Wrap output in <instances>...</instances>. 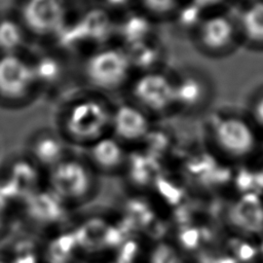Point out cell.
Wrapping results in <instances>:
<instances>
[{"label": "cell", "instance_id": "30bf717a", "mask_svg": "<svg viewBox=\"0 0 263 263\" xmlns=\"http://www.w3.org/2000/svg\"><path fill=\"white\" fill-rule=\"evenodd\" d=\"M151 130V116L133 102L113 106L110 134L122 144L138 143Z\"/></svg>", "mask_w": 263, "mask_h": 263}, {"label": "cell", "instance_id": "cb8c5ba5", "mask_svg": "<svg viewBox=\"0 0 263 263\" xmlns=\"http://www.w3.org/2000/svg\"><path fill=\"white\" fill-rule=\"evenodd\" d=\"M200 231L196 228H188L180 234V240L186 249H194L198 245Z\"/></svg>", "mask_w": 263, "mask_h": 263}, {"label": "cell", "instance_id": "83f0119b", "mask_svg": "<svg viewBox=\"0 0 263 263\" xmlns=\"http://www.w3.org/2000/svg\"><path fill=\"white\" fill-rule=\"evenodd\" d=\"M144 228H146L147 232L152 237H155V238H158V237L162 236L164 234V232H165L164 225L161 222L156 221L154 218Z\"/></svg>", "mask_w": 263, "mask_h": 263}, {"label": "cell", "instance_id": "277c9868", "mask_svg": "<svg viewBox=\"0 0 263 263\" xmlns=\"http://www.w3.org/2000/svg\"><path fill=\"white\" fill-rule=\"evenodd\" d=\"M39 96L29 54L0 55V106L23 109Z\"/></svg>", "mask_w": 263, "mask_h": 263}, {"label": "cell", "instance_id": "f546056e", "mask_svg": "<svg viewBox=\"0 0 263 263\" xmlns=\"http://www.w3.org/2000/svg\"><path fill=\"white\" fill-rule=\"evenodd\" d=\"M200 263H236V261L229 257L224 258H213L209 255H201L199 258Z\"/></svg>", "mask_w": 263, "mask_h": 263}, {"label": "cell", "instance_id": "5bb4252c", "mask_svg": "<svg viewBox=\"0 0 263 263\" xmlns=\"http://www.w3.org/2000/svg\"><path fill=\"white\" fill-rule=\"evenodd\" d=\"M31 43L13 11L0 12V55L26 53Z\"/></svg>", "mask_w": 263, "mask_h": 263}, {"label": "cell", "instance_id": "7a4b0ae2", "mask_svg": "<svg viewBox=\"0 0 263 263\" xmlns=\"http://www.w3.org/2000/svg\"><path fill=\"white\" fill-rule=\"evenodd\" d=\"M133 68L125 49L113 45H101L89 50L82 58L79 77L85 89L105 96L128 85Z\"/></svg>", "mask_w": 263, "mask_h": 263}, {"label": "cell", "instance_id": "9c48e42d", "mask_svg": "<svg viewBox=\"0 0 263 263\" xmlns=\"http://www.w3.org/2000/svg\"><path fill=\"white\" fill-rule=\"evenodd\" d=\"M71 148L54 127L37 128L26 140V156L46 171L73 154Z\"/></svg>", "mask_w": 263, "mask_h": 263}, {"label": "cell", "instance_id": "603a6c76", "mask_svg": "<svg viewBox=\"0 0 263 263\" xmlns=\"http://www.w3.org/2000/svg\"><path fill=\"white\" fill-rule=\"evenodd\" d=\"M157 187H158L160 193L165 197V199L170 203L176 204L180 201L181 196H182V192L180 191V189L174 187L173 185H171L170 183H167L166 181H163L161 179L157 180Z\"/></svg>", "mask_w": 263, "mask_h": 263}, {"label": "cell", "instance_id": "9a60e30c", "mask_svg": "<svg viewBox=\"0 0 263 263\" xmlns=\"http://www.w3.org/2000/svg\"><path fill=\"white\" fill-rule=\"evenodd\" d=\"M238 36L251 46L263 47V0L245 4L236 20Z\"/></svg>", "mask_w": 263, "mask_h": 263}, {"label": "cell", "instance_id": "7402d4cb", "mask_svg": "<svg viewBox=\"0 0 263 263\" xmlns=\"http://www.w3.org/2000/svg\"><path fill=\"white\" fill-rule=\"evenodd\" d=\"M152 263H180V260L171 247L159 245L152 255Z\"/></svg>", "mask_w": 263, "mask_h": 263}, {"label": "cell", "instance_id": "8fae6325", "mask_svg": "<svg viewBox=\"0 0 263 263\" xmlns=\"http://www.w3.org/2000/svg\"><path fill=\"white\" fill-rule=\"evenodd\" d=\"M39 95L55 92L68 76V65L65 54L54 48L30 54Z\"/></svg>", "mask_w": 263, "mask_h": 263}, {"label": "cell", "instance_id": "d4e9b609", "mask_svg": "<svg viewBox=\"0 0 263 263\" xmlns=\"http://www.w3.org/2000/svg\"><path fill=\"white\" fill-rule=\"evenodd\" d=\"M232 247H233V249L235 251L236 256L241 261H249L256 254L255 250L250 245H248V243H242V242H239L237 240H233L232 241Z\"/></svg>", "mask_w": 263, "mask_h": 263}, {"label": "cell", "instance_id": "d6a6232c", "mask_svg": "<svg viewBox=\"0 0 263 263\" xmlns=\"http://www.w3.org/2000/svg\"><path fill=\"white\" fill-rule=\"evenodd\" d=\"M3 224H4V221H3V215H2V212H1V209H0V231L2 230L3 228Z\"/></svg>", "mask_w": 263, "mask_h": 263}, {"label": "cell", "instance_id": "1f68e13d", "mask_svg": "<svg viewBox=\"0 0 263 263\" xmlns=\"http://www.w3.org/2000/svg\"><path fill=\"white\" fill-rule=\"evenodd\" d=\"M220 0H195L196 3H199V4H204V5H210V4H214L216 2H218Z\"/></svg>", "mask_w": 263, "mask_h": 263}, {"label": "cell", "instance_id": "f1b7e54d", "mask_svg": "<svg viewBox=\"0 0 263 263\" xmlns=\"http://www.w3.org/2000/svg\"><path fill=\"white\" fill-rule=\"evenodd\" d=\"M254 178L252 176H250L249 174L242 173L238 179H237V187L239 188V190L245 191V190H249L253 187L254 185Z\"/></svg>", "mask_w": 263, "mask_h": 263}, {"label": "cell", "instance_id": "4fadbf2b", "mask_svg": "<svg viewBox=\"0 0 263 263\" xmlns=\"http://www.w3.org/2000/svg\"><path fill=\"white\" fill-rule=\"evenodd\" d=\"M83 149V158L87 163L102 171H111L118 167L125 158L123 144L111 134L100 138Z\"/></svg>", "mask_w": 263, "mask_h": 263}, {"label": "cell", "instance_id": "836d02e7", "mask_svg": "<svg viewBox=\"0 0 263 263\" xmlns=\"http://www.w3.org/2000/svg\"><path fill=\"white\" fill-rule=\"evenodd\" d=\"M241 1H243V2L247 4V3H250V2H252V1H255V0H241Z\"/></svg>", "mask_w": 263, "mask_h": 263}, {"label": "cell", "instance_id": "e575fe53", "mask_svg": "<svg viewBox=\"0 0 263 263\" xmlns=\"http://www.w3.org/2000/svg\"><path fill=\"white\" fill-rule=\"evenodd\" d=\"M261 248H262V252H263V243H262V247H261Z\"/></svg>", "mask_w": 263, "mask_h": 263}, {"label": "cell", "instance_id": "5b68a950", "mask_svg": "<svg viewBox=\"0 0 263 263\" xmlns=\"http://www.w3.org/2000/svg\"><path fill=\"white\" fill-rule=\"evenodd\" d=\"M130 102L150 116L175 110L174 77L158 70H146L129 82Z\"/></svg>", "mask_w": 263, "mask_h": 263}, {"label": "cell", "instance_id": "4316f807", "mask_svg": "<svg viewBox=\"0 0 263 263\" xmlns=\"http://www.w3.org/2000/svg\"><path fill=\"white\" fill-rule=\"evenodd\" d=\"M123 240V235L118 228L109 227L105 236V245L106 246H118Z\"/></svg>", "mask_w": 263, "mask_h": 263}, {"label": "cell", "instance_id": "7c38bea8", "mask_svg": "<svg viewBox=\"0 0 263 263\" xmlns=\"http://www.w3.org/2000/svg\"><path fill=\"white\" fill-rule=\"evenodd\" d=\"M210 96L204 77L196 72H186L174 77L175 110L192 112L201 108Z\"/></svg>", "mask_w": 263, "mask_h": 263}, {"label": "cell", "instance_id": "8992f818", "mask_svg": "<svg viewBox=\"0 0 263 263\" xmlns=\"http://www.w3.org/2000/svg\"><path fill=\"white\" fill-rule=\"evenodd\" d=\"M48 189L62 201L87 197L95 188L91 166L82 157L71 154L47 171Z\"/></svg>", "mask_w": 263, "mask_h": 263}, {"label": "cell", "instance_id": "ac0fdd59", "mask_svg": "<svg viewBox=\"0 0 263 263\" xmlns=\"http://www.w3.org/2000/svg\"><path fill=\"white\" fill-rule=\"evenodd\" d=\"M109 226L99 219H93L81 226L74 233L76 243L86 250H98L105 245V236Z\"/></svg>", "mask_w": 263, "mask_h": 263}, {"label": "cell", "instance_id": "ffe728a7", "mask_svg": "<svg viewBox=\"0 0 263 263\" xmlns=\"http://www.w3.org/2000/svg\"><path fill=\"white\" fill-rule=\"evenodd\" d=\"M146 10L155 15L171 13L177 5L176 0H141Z\"/></svg>", "mask_w": 263, "mask_h": 263}, {"label": "cell", "instance_id": "52a82bcc", "mask_svg": "<svg viewBox=\"0 0 263 263\" xmlns=\"http://www.w3.org/2000/svg\"><path fill=\"white\" fill-rule=\"evenodd\" d=\"M212 141L230 157H245L257 147L258 136L255 125L249 119L236 114L219 118L212 128Z\"/></svg>", "mask_w": 263, "mask_h": 263}, {"label": "cell", "instance_id": "d590c367", "mask_svg": "<svg viewBox=\"0 0 263 263\" xmlns=\"http://www.w3.org/2000/svg\"><path fill=\"white\" fill-rule=\"evenodd\" d=\"M66 1H67V2H69V1H70V0H66Z\"/></svg>", "mask_w": 263, "mask_h": 263}, {"label": "cell", "instance_id": "3957f363", "mask_svg": "<svg viewBox=\"0 0 263 263\" xmlns=\"http://www.w3.org/2000/svg\"><path fill=\"white\" fill-rule=\"evenodd\" d=\"M66 0H16V15L31 41L53 42L70 22Z\"/></svg>", "mask_w": 263, "mask_h": 263}, {"label": "cell", "instance_id": "ba28073f", "mask_svg": "<svg viewBox=\"0 0 263 263\" xmlns=\"http://www.w3.org/2000/svg\"><path fill=\"white\" fill-rule=\"evenodd\" d=\"M195 42L205 53L221 54L230 50L237 41L236 21L226 13L201 17L195 26Z\"/></svg>", "mask_w": 263, "mask_h": 263}, {"label": "cell", "instance_id": "4dcf8cb0", "mask_svg": "<svg viewBox=\"0 0 263 263\" xmlns=\"http://www.w3.org/2000/svg\"><path fill=\"white\" fill-rule=\"evenodd\" d=\"M176 218L179 223L187 225L190 221V213L187 206H181L176 211Z\"/></svg>", "mask_w": 263, "mask_h": 263}, {"label": "cell", "instance_id": "d6986e66", "mask_svg": "<svg viewBox=\"0 0 263 263\" xmlns=\"http://www.w3.org/2000/svg\"><path fill=\"white\" fill-rule=\"evenodd\" d=\"M76 245L74 234H65L54 238L47 248L48 263H68Z\"/></svg>", "mask_w": 263, "mask_h": 263}, {"label": "cell", "instance_id": "6da1fadb", "mask_svg": "<svg viewBox=\"0 0 263 263\" xmlns=\"http://www.w3.org/2000/svg\"><path fill=\"white\" fill-rule=\"evenodd\" d=\"M112 111L104 95L84 89L61 103L54 128L71 147L85 148L110 134Z\"/></svg>", "mask_w": 263, "mask_h": 263}, {"label": "cell", "instance_id": "44dd1931", "mask_svg": "<svg viewBox=\"0 0 263 263\" xmlns=\"http://www.w3.org/2000/svg\"><path fill=\"white\" fill-rule=\"evenodd\" d=\"M250 120L263 129V89L253 98L250 106Z\"/></svg>", "mask_w": 263, "mask_h": 263}, {"label": "cell", "instance_id": "2e32d148", "mask_svg": "<svg viewBox=\"0 0 263 263\" xmlns=\"http://www.w3.org/2000/svg\"><path fill=\"white\" fill-rule=\"evenodd\" d=\"M230 221L237 227L259 232L263 228V208L259 198L255 194L243 196L229 213Z\"/></svg>", "mask_w": 263, "mask_h": 263}, {"label": "cell", "instance_id": "484cf974", "mask_svg": "<svg viewBox=\"0 0 263 263\" xmlns=\"http://www.w3.org/2000/svg\"><path fill=\"white\" fill-rule=\"evenodd\" d=\"M137 252V245L134 241H127L121 249L118 256V263H132Z\"/></svg>", "mask_w": 263, "mask_h": 263}, {"label": "cell", "instance_id": "e0dca14e", "mask_svg": "<svg viewBox=\"0 0 263 263\" xmlns=\"http://www.w3.org/2000/svg\"><path fill=\"white\" fill-rule=\"evenodd\" d=\"M63 202L49 189L33 196L29 202V213L39 222H49L57 220L60 216V204Z\"/></svg>", "mask_w": 263, "mask_h": 263}]
</instances>
